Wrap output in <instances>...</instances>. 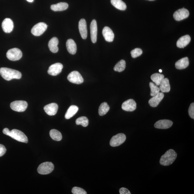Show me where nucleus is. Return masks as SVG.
<instances>
[{
  "label": "nucleus",
  "mask_w": 194,
  "mask_h": 194,
  "mask_svg": "<svg viewBox=\"0 0 194 194\" xmlns=\"http://www.w3.org/2000/svg\"><path fill=\"white\" fill-rule=\"evenodd\" d=\"M111 3L116 8L124 11L127 8V6L122 0H111Z\"/></svg>",
  "instance_id": "27"
},
{
  "label": "nucleus",
  "mask_w": 194,
  "mask_h": 194,
  "mask_svg": "<svg viewBox=\"0 0 194 194\" xmlns=\"http://www.w3.org/2000/svg\"><path fill=\"white\" fill-rule=\"evenodd\" d=\"M2 28L4 32L6 33H10L13 31L14 25L13 21L10 18H6L4 19L2 25Z\"/></svg>",
  "instance_id": "13"
},
{
  "label": "nucleus",
  "mask_w": 194,
  "mask_h": 194,
  "mask_svg": "<svg viewBox=\"0 0 194 194\" xmlns=\"http://www.w3.org/2000/svg\"><path fill=\"white\" fill-rule=\"evenodd\" d=\"M4 134L9 136L13 139L19 142L28 143V140L27 137L21 131L13 129L11 131L7 128H5L3 130Z\"/></svg>",
  "instance_id": "2"
},
{
  "label": "nucleus",
  "mask_w": 194,
  "mask_h": 194,
  "mask_svg": "<svg viewBox=\"0 0 194 194\" xmlns=\"http://www.w3.org/2000/svg\"><path fill=\"white\" fill-rule=\"evenodd\" d=\"M110 107L108 104L106 102L102 103L99 109V115L103 116L106 115L110 110Z\"/></svg>",
  "instance_id": "29"
},
{
  "label": "nucleus",
  "mask_w": 194,
  "mask_h": 194,
  "mask_svg": "<svg viewBox=\"0 0 194 194\" xmlns=\"http://www.w3.org/2000/svg\"><path fill=\"white\" fill-rule=\"evenodd\" d=\"M58 108L57 104L55 103L48 104L44 107L45 112L50 116L55 115L57 113Z\"/></svg>",
  "instance_id": "17"
},
{
  "label": "nucleus",
  "mask_w": 194,
  "mask_h": 194,
  "mask_svg": "<svg viewBox=\"0 0 194 194\" xmlns=\"http://www.w3.org/2000/svg\"><path fill=\"white\" fill-rule=\"evenodd\" d=\"M159 86L160 90L162 93H168L170 91V84L168 79L164 78L162 79L160 83Z\"/></svg>",
  "instance_id": "21"
},
{
  "label": "nucleus",
  "mask_w": 194,
  "mask_h": 194,
  "mask_svg": "<svg viewBox=\"0 0 194 194\" xmlns=\"http://www.w3.org/2000/svg\"><path fill=\"white\" fill-rule=\"evenodd\" d=\"M79 28L82 38L86 39L87 36V31L86 21L84 19H81L79 21Z\"/></svg>",
  "instance_id": "16"
},
{
  "label": "nucleus",
  "mask_w": 194,
  "mask_h": 194,
  "mask_svg": "<svg viewBox=\"0 0 194 194\" xmlns=\"http://www.w3.org/2000/svg\"><path fill=\"white\" fill-rule=\"evenodd\" d=\"M159 72H160L161 73L162 72V70L161 69H159Z\"/></svg>",
  "instance_id": "40"
},
{
  "label": "nucleus",
  "mask_w": 194,
  "mask_h": 194,
  "mask_svg": "<svg viewBox=\"0 0 194 194\" xmlns=\"http://www.w3.org/2000/svg\"><path fill=\"white\" fill-rule=\"evenodd\" d=\"M150 89H151V96H153L159 93L160 89L158 86L155 85L152 82H150L149 84Z\"/></svg>",
  "instance_id": "33"
},
{
  "label": "nucleus",
  "mask_w": 194,
  "mask_h": 194,
  "mask_svg": "<svg viewBox=\"0 0 194 194\" xmlns=\"http://www.w3.org/2000/svg\"><path fill=\"white\" fill-rule=\"evenodd\" d=\"M125 67L126 62L125 60H121L115 65L114 69L115 71L121 72L124 71Z\"/></svg>",
  "instance_id": "31"
},
{
  "label": "nucleus",
  "mask_w": 194,
  "mask_h": 194,
  "mask_svg": "<svg viewBox=\"0 0 194 194\" xmlns=\"http://www.w3.org/2000/svg\"><path fill=\"white\" fill-rule=\"evenodd\" d=\"M177 154L173 149H170L162 155L160 159V164L163 166H169L175 161Z\"/></svg>",
  "instance_id": "3"
},
{
  "label": "nucleus",
  "mask_w": 194,
  "mask_h": 194,
  "mask_svg": "<svg viewBox=\"0 0 194 194\" xmlns=\"http://www.w3.org/2000/svg\"><path fill=\"white\" fill-rule=\"evenodd\" d=\"M79 110V108L76 105H71L68 109L67 112L65 113V117L67 120L73 117Z\"/></svg>",
  "instance_id": "26"
},
{
  "label": "nucleus",
  "mask_w": 194,
  "mask_h": 194,
  "mask_svg": "<svg viewBox=\"0 0 194 194\" xmlns=\"http://www.w3.org/2000/svg\"><path fill=\"white\" fill-rule=\"evenodd\" d=\"M72 192L74 194H86L87 193L85 191L81 188L76 187H74L72 188Z\"/></svg>",
  "instance_id": "35"
},
{
  "label": "nucleus",
  "mask_w": 194,
  "mask_h": 194,
  "mask_svg": "<svg viewBox=\"0 0 194 194\" xmlns=\"http://www.w3.org/2000/svg\"><path fill=\"white\" fill-rule=\"evenodd\" d=\"M48 26L44 23H39L36 24L31 29V32L33 35L40 36L45 32Z\"/></svg>",
  "instance_id": "7"
},
{
  "label": "nucleus",
  "mask_w": 194,
  "mask_h": 194,
  "mask_svg": "<svg viewBox=\"0 0 194 194\" xmlns=\"http://www.w3.org/2000/svg\"><path fill=\"white\" fill-rule=\"evenodd\" d=\"M66 47L68 51L71 54H76L77 52V46L74 41L72 39L68 40L66 42Z\"/></svg>",
  "instance_id": "22"
},
{
  "label": "nucleus",
  "mask_w": 194,
  "mask_h": 194,
  "mask_svg": "<svg viewBox=\"0 0 194 194\" xmlns=\"http://www.w3.org/2000/svg\"><path fill=\"white\" fill-rule=\"evenodd\" d=\"M68 79L71 83L80 84L84 82V79L80 74L77 71H72L68 75Z\"/></svg>",
  "instance_id": "9"
},
{
  "label": "nucleus",
  "mask_w": 194,
  "mask_h": 194,
  "mask_svg": "<svg viewBox=\"0 0 194 194\" xmlns=\"http://www.w3.org/2000/svg\"><path fill=\"white\" fill-rule=\"evenodd\" d=\"M102 33L104 38L107 42H113L115 38V35L110 28L108 27H105L103 29Z\"/></svg>",
  "instance_id": "18"
},
{
  "label": "nucleus",
  "mask_w": 194,
  "mask_h": 194,
  "mask_svg": "<svg viewBox=\"0 0 194 194\" xmlns=\"http://www.w3.org/2000/svg\"><path fill=\"white\" fill-rule=\"evenodd\" d=\"M0 74L4 79L7 81H10L13 79H20L22 77L20 72L5 67L0 69Z\"/></svg>",
  "instance_id": "1"
},
{
  "label": "nucleus",
  "mask_w": 194,
  "mask_h": 194,
  "mask_svg": "<svg viewBox=\"0 0 194 194\" xmlns=\"http://www.w3.org/2000/svg\"><path fill=\"white\" fill-rule=\"evenodd\" d=\"M120 194H130V191L125 188H121L120 190Z\"/></svg>",
  "instance_id": "38"
},
{
  "label": "nucleus",
  "mask_w": 194,
  "mask_h": 194,
  "mask_svg": "<svg viewBox=\"0 0 194 194\" xmlns=\"http://www.w3.org/2000/svg\"><path fill=\"white\" fill-rule=\"evenodd\" d=\"M28 106V103L24 101H15L11 103L10 107L12 110L17 112H23Z\"/></svg>",
  "instance_id": "5"
},
{
  "label": "nucleus",
  "mask_w": 194,
  "mask_h": 194,
  "mask_svg": "<svg viewBox=\"0 0 194 194\" xmlns=\"http://www.w3.org/2000/svg\"><path fill=\"white\" fill-rule=\"evenodd\" d=\"M189 115L190 117L194 119V103H191L190 107H189L188 110Z\"/></svg>",
  "instance_id": "36"
},
{
  "label": "nucleus",
  "mask_w": 194,
  "mask_h": 194,
  "mask_svg": "<svg viewBox=\"0 0 194 194\" xmlns=\"http://www.w3.org/2000/svg\"><path fill=\"white\" fill-rule=\"evenodd\" d=\"M26 1L29 2H31H31H33L34 1V0H26Z\"/></svg>",
  "instance_id": "39"
},
{
  "label": "nucleus",
  "mask_w": 194,
  "mask_h": 194,
  "mask_svg": "<svg viewBox=\"0 0 194 194\" xmlns=\"http://www.w3.org/2000/svg\"><path fill=\"white\" fill-rule=\"evenodd\" d=\"M173 124L171 120H159L155 123V128L158 129H166L171 127Z\"/></svg>",
  "instance_id": "14"
},
{
  "label": "nucleus",
  "mask_w": 194,
  "mask_h": 194,
  "mask_svg": "<svg viewBox=\"0 0 194 194\" xmlns=\"http://www.w3.org/2000/svg\"><path fill=\"white\" fill-rule=\"evenodd\" d=\"M59 43V41L56 37L53 38L49 41L48 43V47L51 52L53 53H56L58 52L59 48L58 45Z\"/></svg>",
  "instance_id": "23"
},
{
  "label": "nucleus",
  "mask_w": 194,
  "mask_h": 194,
  "mask_svg": "<svg viewBox=\"0 0 194 194\" xmlns=\"http://www.w3.org/2000/svg\"><path fill=\"white\" fill-rule=\"evenodd\" d=\"M69 7V4L65 2H60L55 4L52 5L51 9L54 11H62L65 10Z\"/></svg>",
  "instance_id": "25"
},
{
  "label": "nucleus",
  "mask_w": 194,
  "mask_h": 194,
  "mask_svg": "<svg viewBox=\"0 0 194 194\" xmlns=\"http://www.w3.org/2000/svg\"><path fill=\"white\" fill-rule=\"evenodd\" d=\"M191 40L190 35H186L182 36L176 43L177 47L179 48H184L190 43Z\"/></svg>",
  "instance_id": "20"
},
{
  "label": "nucleus",
  "mask_w": 194,
  "mask_h": 194,
  "mask_svg": "<svg viewBox=\"0 0 194 194\" xmlns=\"http://www.w3.org/2000/svg\"><path fill=\"white\" fill-rule=\"evenodd\" d=\"M126 138L125 135L123 133H119L111 138L110 144L112 147L119 146L125 142Z\"/></svg>",
  "instance_id": "8"
},
{
  "label": "nucleus",
  "mask_w": 194,
  "mask_h": 194,
  "mask_svg": "<svg viewBox=\"0 0 194 194\" xmlns=\"http://www.w3.org/2000/svg\"><path fill=\"white\" fill-rule=\"evenodd\" d=\"M7 57L12 61H16L21 59L23 56V53L18 48H14L8 50L7 53Z\"/></svg>",
  "instance_id": "6"
},
{
  "label": "nucleus",
  "mask_w": 194,
  "mask_h": 194,
  "mask_svg": "<svg viewBox=\"0 0 194 194\" xmlns=\"http://www.w3.org/2000/svg\"><path fill=\"white\" fill-rule=\"evenodd\" d=\"M149 1H154V0H149Z\"/></svg>",
  "instance_id": "41"
},
{
  "label": "nucleus",
  "mask_w": 194,
  "mask_h": 194,
  "mask_svg": "<svg viewBox=\"0 0 194 194\" xmlns=\"http://www.w3.org/2000/svg\"><path fill=\"white\" fill-rule=\"evenodd\" d=\"M130 53L132 58H136L142 54V51L140 48H137L132 50Z\"/></svg>",
  "instance_id": "34"
},
{
  "label": "nucleus",
  "mask_w": 194,
  "mask_h": 194,
  "mask_svg": "<svg viewBox=\"0 0 194 194\" xmlns=\"http://www.w3.org/2000/svg\"><path fill=\"white\" fill-rule=\"evenodd\" d=\"M189 64L188 58L187 57H184L178 60L175 64L176 69H182L188 67Z\"/></svg>",
  "instance_id": "24"
},
{
  "label": "nucleus",
  "mask_w": 194,
  "mask_h": 194,
  "mask_svg": "<svg viewBox=\"0 0 194 194\" xmlns=\"http://www.w3.org/2000/svg\"><path fill=\"white\" fill-rule=\"evenodd\" d=\"M89 120L85 116H81L77 118L76 121L77 125H81L84 127H86L89 125Z\"/></svg>",
  "instance_id": "32"
},
{
  "label": "nucleus",
  "mask_w": 194,
  "mask_h": 194,
  "mask_svg": "<svg viewBox=\"0 0 194 194\" xmlns=\"http://www.w3.org/2000/svg\"><path fill=\"white\" fill-rule=\"evenodd\" d=\"M151 78L155 84L158 86H159L162 80L164 78V76L163 74L156 73L152 75Z\"/></svg>",
  "instance_id": "30"
},
{
  "label": "nucleus",
  "mask_w": 194,
  "mask_h": 194,
  "mask_svg": "<svg viewBox=\"0 0 194 194\" xmlns=\"http://www.w3.org/2000/svg\"><path fill=\"white\" fill-rule=\"evenodd\" d=\"M164 94L162 93H159L156 95L153 96L149 101V105L152 107H156L163 99Z\"/></svg>",
  "instance_id": "15"
},
{
  "label": "nucleus",
  "mask_w": 194,
  "mask_h": 194,
  "mask_svg": "<svg viewBox=\"0 0 194 194\" xmlns=\"http://www.w3.org/2000/svg\"><path fill=\"white\" fill-rule=\"evenodd\" d=\"M50 135L52 139L56 141H60L62 139V136L61 133L56 130L53 129L51 130Z\"/></svg>",
  "instance_id": "28"
},
{
  "label": "nucleus",
  "mask_w": 194,
  "mask_h": 194,
  "mask_svg": "<svg viewBox=\"0 0 194 194\" xmlns=\"http://www.w3.org/2000/svg\"><path fill=\"white\" fill-rule=\"evenodd\" d=\"M54 165L52 162H46L41 164L37 169L38 173L42 175L50 173L54 170Z\"/></svg>",
  "instance_id": "4"
},
{
  "label": "nucleus",
  "mask_w": 194,
  "mask_h": 194,
  "mask_svg": "<svg viewBox=\"0 0 194 194\" xmlns=\"http://www.w3.org/2000/svg\"><path fill=\"white\" fill-rule=\"evenodd\" d=\"M6 149L5 147L3 145L0 144V157L3 156L5 154Z\"/></svg>",
  "instance_id": "37"
},
{
  "label": "nucleus",
  "mask_w": 194,
  "mask_h": 194,
  "mask_svg": "<svg viewBox=\"0 0 194 194\" xmlns=\"http://www.w3.org/2000/svg\"><path fill=\"white\" fill-rule=\"evenodd\" d=\"M63 68V65L61 64L56 63L50 65L48 70V73L53 76H57L61 72Z\"/></svg>",
  "instance_id": "11"
},
{
  "label": "nucleus",
  "mask_w": 194,
  "mask_h": 194,
  "mask_svg": "<svg viewBox=\"0 0 194 194\" xmlns=\"http://www.w3.org/2000/svg\"><path fill=\"white\" fill-rule=\"evenodd\" d=\"M122 108L126 111H133L136 109V103L133 99H130L123 103Z\"/></svg>",
  "instance_id": "12"
},
{
  "label": "nucleus",
  "mask_w": 194,
  "mask_h": 194,
  "mask_svg": "<svg viewBox=\"0 0 194 194\" xmlns=\"http://www.w3.org/2000/svg\"><path fill=\"white\" fill-rule=\"evenodd\" d=\"M90 33L91 40L92 42L95 43L97 41V32H98V28L97 24L95 19H93L91 23Z\"/></svg>",
  "instance_id": "19"
},
{
  "label": "nucleus",
  "mask_w": 194,
  "mask_h": 194,
  "mask_svg": "<svg viewBox=\"0 0 194 194\" xmlns=\"http://www.w3.org/2000/svg\"><path fill=\"white\" fill-rule=\"evenodd\" d=\"M189 14H190V13L188 10L183 8L179 9L175 12L173 14V17L176 20L180 21L187 18Z\"/></svg>",
  "instance_id": "10"
}]
</instances>
